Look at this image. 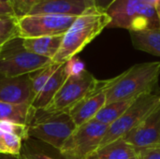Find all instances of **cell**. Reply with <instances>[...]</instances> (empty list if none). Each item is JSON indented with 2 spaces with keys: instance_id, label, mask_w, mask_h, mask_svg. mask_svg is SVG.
<instances>
[{
  "instance_id": "obj_1",
  "label": "cell",
  "mask_w": 160,
  "mask_h": 159,
  "mask_svg": "<svg viewBox=\"0 0 160 159\" xmlns=\"http://www.w3.org/2000/svg\"><path fill=\"white\" fill-rule=\"evenodd\" d=\"M106 10L93 6L76 17L68 30L64 34L60 48L52 63L64 64L74 58L111 23Z\"/></svg>"
},
{
  "instance_id": "obj_2",
  "label": "cell",
  "mask_w": 160,
  "mask_h": 159,
  "mask_svg": "<svg viewBox=\"0 0 160 159\" xmlns=\"http://www.w3.org/2000/svg\"><path fill=\"white\" fill-rule=\"evenodd\" d=\"M160 62L132 66L115 78L106 80V104L151 94L158 82Z\"/></svg>"
},
{
  "instance_id": "obj_3",
  "label": "cell",
  "mask_w": 160,
  "mask_h": 159,
  "mask_svg": "<svg viewBox=\"0 0 160 159\" xmlns=\"http://www.w3.org/2000/svg\"><path fill=\"white\" fill-rule=\"evenodd\" d=\"M107 12L112 19L108 28L130 32L160 27L156 8L143 0H115Z\"/></svg>"
},
{
  "instance_id": "obj_4",
  "label": "cell",
  "mask_w": 160,
  "mask_h": 159,
  "mask_svg": "<svg viewBox=\"0 0 160 159\" xmlns=\"http://www.w3.org/2000/svg\"><path fill=\"white\" fill-rule=\"evenodd\" d=\"M76 128L68 112H46L38 110L28 126V137L38 139L59 151Z\"/></svg>"
},
{
  "instance_id": "obj_5",
  "label": "cell",
  "mask_w": 160,
  "mask_h": 159,
  "mask_svg": "<svg viewBox=\"0 0 160 159\" xmlns=\"http://www.w3.org/2000/svg\"><path fill=\"white\" fill-rule=\"evenodd\" d=\"M52 64L49 58L34 54L23 47L22 38L17 37L0 51V76L18 77L31 74Z\"/></svg>"
},
{
  "instance_id": "obj_6",
  "label": "cell",
  "mask_w": 160,
  "mask_h": 159,
  "mask_svg": "<svg viewBox=\"0 0 160 159\" xmlns=\"http://www.w3.org/2000/svg\"><path fill=\"white\" fill-rule=\"evenodd\" d=\"M98 82L99 81L85 68L71 72L48 107L41 111L46 112H68L76 103L94 91Z\"/></svg>"
},
{
  "instance_id": "obj_7",
  "label": "cell",
  "mask_w": 160,
  "mask_h": 159,
  "mask_svg": "<svg viewBox=\"0 0 160 159\" xmlns=\"http://www.w3.org/2000/svg\"><path fill=\"white\" fill-rule=\"evenodd\" d=\"M109 126L91 120L77 127L59 150L66 159H85L93 155L107 133Z\"/></svg>"
},
{
  "instance_id": "obj_8",
  "label": "cell",
  "mask_w": 160,
  "mask_h": 159,
  "mask_svg": "<svg viewBox=\"0 0 160 159\" xmlns=\"http://www.w3.org/2000/svg\"><path fill=\"white\" fill-rule=\"evenodd\" d=\"M160 105V95L144 94L138 97L125 113L108 128L99 147L124 138L129 131L141 124Z\"/></svg>"
},
{
  "instance_id": "obj_9",
  "label": "cell",
  "mask_w": 160,
  "mask_h": 159,
  "mask_svg": "<svg viewBox=\"0 0 160 159\" xmlns=\"http://www.w3.org/2000/svg\"><path fill=\"white\" fill-rule=\"evenodd\" d=\"M75 19V16L54 14L26 15L18 19L19 37L30 38L64 35Z\"/></svg>"
},
{
  "instance_id": "obj_10",
  "label": "cell",
  "mask_w": 160,
  "mask_h": 159,
  "mask_svg": "<svg viewBox=\"0 0 160 159\" xmlns=\"http://www.w3.org/2000/svg\"><path fill=\"white\" fill-rule=\"evenodd\" d=\"M106 105V81H99L97 88L76 103L68 113L77 127L95 118L98 112Z\"/></svg>"
},
{
  "instance_id": "obj_11",
  "label": "cell",
  "mask_w": 160,
  "mask_h": 159,
  "mask_svg": "<svg viewBox=\"0 0 160 159\" xmlns=\"http://www.w3.org/2000/svg\"><path fill=\"white\" fill-rule=\"evenodd\" d=\"M33 98L29 74L18 77H0V101L32 105Z\"/></svg>"
},
{
  "instance_id": "obj_12",
  "label": "cell",
  "mask_w": 160,
  "mask_h": 159,
  "mask_svg": "<svg viewBox=\"0 0 160 159\" xmlns=\"http://www.w3.org/2000/svg\"><path fill=\"white\" fill-rule=\"evenodd\" d=\"M124 140L136 148L147 147L160 142V105L129 131Z\"/></svg>"
},
{
  "instance_id": "obj_13",
  "label": "cell",
  "mask_w": 160,
  "mask_h": 159,
  "mask_svg": "<svg viewBox=\"0 0 160 159\" xmlns=\"http://www.w3.org/2000/svg\"><path fill=\"white\" fill-rule=\"evenodd\" d=\"M93 6H95L94 0H41L28 15L54 14L78 17Z\"/></svg>"
},
{
  "instance_id": "obj_14",
  "label": "cell",
  "mask_w": 160,
  "mask_h": 159,
  "mask_svg": "<svg viewBox=\"0 0 160 159\" xmlns=\"http://www.w3.org/2000/svg\"><path fill=\"white\" fill-rule=\"evenodd\" d=\"M68 74L69 72L67 67V63L60 64L54 73L50 77L42 89L39 91V93L34 97L32 101V107L37 111L44 110L47 108L67 80Z\"/></svg>"
},
{
  "instance_id": "obj_15",
  "label": "cell",
  "mask_w": 160,
  "mask_h": 159,
  "mask_svg": "<svg viewBox=\"0 0 160 159\" xmlns=\"http://www.w3.org/2000/svg\"><path fill=\"white\" fill-rule=\"evenodd\" d=\"M96 159H140L137 148L120 138L102 147H99L93 155Z\"/></svg>"
},
{
  "instance_id": "obj_16",
  "label": "cell",
  "mask_w": 160,
  "mask_h": 159,
  "mask_svg": "<svg viewBox=\"0 0 160 159\" xmlns=\"http://www.w3.org/2000/svg\"><path fill=\"white\" fill-rule=\"evenodd\" d=\"M64 35L22 38V44L28 52L52 60L62 43Z\"/></svg>"
},
{
  "instance_id": "obj_17",
  "label": "cell",
  "mask_w": 160,
  "mask_h": 159,
  "mask_svg": "<svg viewBox=\"0 0 160 159\" xmlns=\"http://www.w3.org/2000/svg\"><path fill=\"white\" fill-rule=\"evenodd\" d=\"M35 110L31 104H12L0 101V121L29 126L34 119Z\"/></svg>"
},
{
  "instance_id": "obj_18",
  "label": "cell",
  "mask_w": 160,
  "mask_h": 159,
  "mask_svg": "<svg viewBox=\"0 0 160 159\" xmlns=\"http://www.w3.org/2000/svg\"><path fill=\"white\" fill-rule=\"evenodd\" d=\"M135 49L160 57V27L129 32Z\"/></svg>"
},
{
  "instance_id": "obj_19",
  "label": "cell",
  "mask_w": 160,
  "mask_h": 159,
  "mask_svg": "<svg viewBox=\"0 0 160 159\" xmlns=\"http://www.w3.org/2000/svg\"><path fill=\"white\" fill-rule=\"evenodd\" d=\"M135 99L136 98L106 104L98 112L94 120L110 127L125 113V112L131 106Z\"/></svg>"
},
{
  "instance_id": "obj_20",
  "label": "cell",
  "mask_w": 160,
  "mask_h": 159,
  "mask_svg": "<svg viewBox=\"0 0 160 159\" xmlns=\"http://www.w3.org/2000/svg\"><path fill=\"white\" fill-rule=\"evenodd\" d=\"M17 37H19L18 19L15 16H0V51Z\"/></svg>"
},
{
  "instance_id": "obj_21",
  "label": "cell",
  "mask_w": 160,
  "mask_h": 159,
  "mask_svg": "<svg viewBox=\"0 0 160 159\" xmlns=\"http://www.w3.org/2000/svg\"><path fill=\"white\" fill-rule=\"evenodd\" d=\"M0 137L2 139L4 147L6 149V154L20 156L22 150V139L15 133L0 131Z\"/></svg>"
},
{
  "instance_id": "obj_22",
  "label": "cell",
  "mask_w": 160,
  "mask_h": 159,
  "mask_svg": "<svg viewBox=\"0 0 160 159\" xmlns=\"http://www.w3.org/2000/svg\"><path fill=\"white\" fill-rule=\"evenodd\" d=\"M41 0H8L12 7L14 16L17 19L22 18L29 14L31 9Z\"/></svg>"
},
{
  "instance_id": "obj_23",
  "label": "cell",
  "mask_w": 160,
  "mask_h": 159,
  "mask_svg": "<svg viewBox=\"0 0 160 159\" xmlns=\"http://www.w3.org/2000/svg\"><path fill=\"white\" fill-rule=\"evenodd\" d=\"M0 131L15 133L18 136H20L22 140H26L28 138V127L15 124L12 122L0 121Z\"/></svg>"
},
{
  "instance_id": "obj_24",
  "label": "cell",
  "mask_w": 160,
  "mask_h": 159,
  "mask_svg": "<svg viewBox=\"0 0 160 159\" xmlns=\"http://www.w3.org/2000/svg\"><path fill=\"white\" fill-rule=\"evenodd\" d=\"M140 159H160V142L142 148H137Z\"/></svg>"
},
{
  "instance_id": "obj_25",
  "label": "cell",
  "mask_w": 160,
  "mask_h": 159,
  "mask_svg": "<svg viewBox=\"0 0 160 159\" xmlns=\"http://www.w3.org/2000/svg\"><path fill=\"white\" fill-rule=\"evenodd\" d=\"M0 16H14V12L9 3L0 1Z\"/></svg>"
},
{
  "instance_id": "obj_26",
  "label": "cell",
  "mask_w": 160,
  "mask_h": 159,
  "mask_svg": "<svg viewBox=\"0 0 160 159\" xmlns=\"http://www.w3.org/2000/svg\"><path fill=\"white\" fill-rule=\"evenodd\" d=\"M115 0H94V5L97 7H99L103 10H106L110 7V6L114 2Z\"/></svg>"
},
{
  "instance_id": "obj_27",
  "label": "cell",
  "mask_w": 160,
  "mask_h": 159,
  "mask_svg": "<svg viewBox=\"0 0 160 159\" xmlns=\"http://www.w3.org/2000/svg\"><path fill=\"white\" fill-rule=\"evenodd\" d=\"M22 157V156H21ZM22 159H54L45 154L41 153H34V154H27L23 157H22Z\"/></svg>"
},
{
  "instance_id": "obj_28",
  "label": "cell",
  "mask_w": 160,
  "mask_h": 159,
  "mask_svg": "<svg viewBox=\"0 0 160 159\" xmlns=\"http://www.w3.org/2000/svg\"><path fill=\"white\" fill-rule=\"evenodd\" d=\"M0 159H22L20 156H13L8 154H0Z\"/></svg>"
},
{
  "instance_id": "obj_29",
  "label": "cell",
  "mask_w": 160,
  "mask_h": 159,
  "mask_svg": "<svg viewBox=\"0 0 160 159\" xmlns=\"http://www.w3.org/2000/svg\"><path fill=\"white\" fill-rule=\"evenodd\" d=\"M143 1L146 2L147 4H149L150 6L154 7L155 8L160 6V0H143Z\"/></svg>"
},
{
  "instance_id": "obj_30",
  "label": "cell",
  "mask_w": 160,
  "mask_h": 159,
  "mask_svg": "<svg viewBox=\"0 0 160 159\" xmlns=\"http://www.w3.org/2000/svg\"><path fill=\"white\" fill-rule=\"evenodd\" d=\"M0 154H6V149L4 147V144H3L1 137H0Z\"/></svg>"
},
{
  "instance_id": "obj_31",
  "label": "cell",
  "mask_w": 160,
  "mask_h": 159,
  "mask_svg": "<svg viewBox=\"0 0 160 159\" xmlns=\"http://www.w3.org/2000/svg\"><path fill=\"white\" fill-rule=\"evenodd\" d=\"M156 10H157V14H158V21H159V25H160V6L156 7Z\"/></svg>"
},
{
  "instance_id": "obj_32",
  "label": "cell",
  "mask_w": 160,
  "mask_h": 159,
  "mask_svg": "<svg viewBox=\"0 0 160 159\" xmlns=\"http://www.w3.org/2000/svg\"><path fill=\"white\" fill-rule=\"evenodd\" d=\"M85 159H96V158H95V157H93L92 156H90L89 157H87V158H85Z\"/></svg>"
},
{
  "instance_id": "obj_33",
  "label": "cell",
  "mask_w": 160,
  "mask_h": 159,
  "mask_svg": "<svg viewBox=\"0 0 160 159\" xmlns=\"http://www.w3.org/2000/svg\"><path fill=\"white\" fill-rule=\"evenodd\" d=\"M0 1H2V2H6V3H8V0H0Z\"/></svg>"
}]
</instances>
